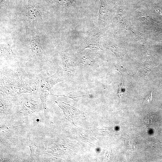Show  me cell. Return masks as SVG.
<instances>
[{
    "mask_svg": "<svg viewBox=\"0 0 162 162\" xmlns=\"http://www.w3.org/2000/svg\"><path fill=\"white\" fill-rule=\"evenodd\" d=\"M124 85L123 82L120 84L118 86V94L121 100H122V96L124 92Z\"/></svg>",
    "mask_w": 162,
    "mask_h": 162,
    "instance_id": "12",
    "label": "cell"
},
{
    "mask_svg": "<svg viewBox=\"0 0 162 162\" xmlns=\"http://www.w3.org/2000/svg\"><path fill=\"white\" fill-rule=\"evenodd\" d=\"M78 58L80 62L84 65H90L93 63L95 58L92 53L83 52L78 54Z\"/></svg>",
    "mask_w": 162,
    "mask_h": 162,
    "instance_id": "9",
    "label": "cell"
},
{
    "mask_svg": "<svg viewBox=\"0 0 162 162\" xmlns=\"http://www.w3.org/2000/svg\"><path fill=\"white\" fill-rule=\"evenodd\" d=\"M100 5L99 11V19L100 22H102L108 12L109 10L104 0H100Z\"/></svg>",
    "mask_w": 162,
    "mask_h": 162,
    "instance_id": "10",
    "label": "cell"
},
{
    "mask_svg": "<svg viewBox=\"0 0 162 162\" xmlns=\"http://www.w3.org/2000/svg\"><path fill=\"white\" fill-rule=\"evenodd\" d=\"M62 59L63 68L67 76L70 74L73 70L72 63L69 54L60 45H56Z\"/></svg>",
    "mask_w": 162,
    "mask_h": 162,
    "instance_id": "6",
    "label": "cell"
},
{
    "mask_svg": "<svg viewBox=\"0 0 162 162\" xmlns=\"http://www.w3.org/2000/svg\"><path fill=\"white\" fill-rule=\"evenodd\" d=\"M25 15L28 23L34 20L43 21V12L39 4L35 0H26Z\"/></svg>",
    "mask_w": 162,
    "mask_h": 162,
    "instance_id": "4",
    "label": "cell"
},
{
    "mask_svg": "<svg viewBox=\"0 0 162 162\" xmlns=\"http://www.w3.org/2000/svg\"><path fill=\"white\" fill-rule=\"evenodd\" d=\"M55 102L62 110L66 119L73 124V118L74 117L84 116L83 112L69 104L64 102H58L56 101Z\"/></svg>",
    "mask_w": 162,
    "mask_h": 162,
    "instance_id": "7",
    "label": "cell"
},
{
    "mask_svg": "<svg viewBox=\"0 0 162 162\" xmlns=\"http://www.w3.org/2000/svg\"><path fill=\"white\" fill-rule=\"evenodd\" d=\"M105 28L94 30L91 31L86 39L83 50L89 48L93 51L103 50L99 44L100 38L105 34Z\"/></svg>",
    "mask_w": 162,
    "mask_h": 162,
    "instance_id": "5",
    "label": "cell"
},
{
    "mask_svg": "<svg viewBox=\"0 0 162 162\" xmlns=\"http://www.w3.org/2000/svg\"><path fill=\"white\" fill-rule=\"evenodd\" d=\"M12 41L10 40L4 44H0V58L6 61L16 62L18 57L11 49Z\"/></svg>",
    "mask_w": 162,
    "mask_h": 162,
    "instance_id": "8",
    "label": "cell"
},
{
    "mask_svg": "<svg viewBox=\"0 0 162 162\" xmlns=\"http://www.w3.org/2000/svg\"><path fill=\"white\" fill-rule=\"evenodd\" d=\"M53 1L57 4L67 8L73 6L75 3V0H53Z\"/></svg>",
    "mask_w": 162,
    "mask_h": 162,
    "instance_id": "11",
    "label": "cell"
},
{
    "mask_svg": "<svg viewBox=\"0 0 162 162\" xmlns=\"http://www.w3.org/2000/svg\"><path fill=\"white\" fill-rule=\"evenodd\" d=\"M155 11L160 14H162V10L160 8L156 7L154 8Z\"/></svg>",
    "mask_w": 162,
    "mask_h": 162,
    "instance_id": "15",
    "label": "cell"
},
{
    "mask_svg": "<svg viewBox=\"0 0 162 162\" xmlns=\"http://www.w3.org/2000/svg\"><path fill=\"white\" fill-rule=\"evenodd\" d=\"M153 99L152 93L151 92L145 98L146 101L148 103L151 102Z\"/></svg>",
    "mask_w": 162,
    "mask_h": 162,
    "instance_id": "14",
    "label": "cell"
},
{
    "mask_svg": "<svg viewBox=\"0 0 162 162\" xmlns=\"http://www.w3.org/2000/svg\"><path fill=\"white\" fill-rule=\"evenodd\" d=\"M32 32L30 45L32 58L40 62H47L48 57L42 45L40 32L34 27L32 29Z\"/></svg>",
    "mask_w": 162,
    "mask_h": 162,
    "instance_id": "3",
    "label": "cell"
},
{
    "mask_svg": "<svg viewBox=\"0 0 162 162\" xmlns=\"http://www.w3.org/2000/svg\"><path fill=\"white\" fill-rule=\"evenodd\" d=\"M10 5V0H1L0 6L1 7L8 8Z\"/></svg>",
    "mask_w": 162,
    "mask_h": 162,
    "instance_id": "13",
    "label": "cell"
},
{
    "mask_svg": "<svg viewBox=\"0 0 162 162\" xmlns=\"http://www.w3.org/2000/svg\"><path fill=\"white\" fill-rule=\"evenodd\" d=\"M37 79L20 68L1 70L0 91L13 95L33 93L36 91Z\"/></svg>",
    "mask_w": 162,
    "mask_h": 162,
    "instance_id": "1",
    "label": "cell"
},
{
    "mask_svg": "<svg viewBox=\"0 0 162 162\" xmlns=\"http://www.w3.org/2000/svg\"><path fill=\"white\" fill-rule=\"evenodd\" d=\"M66 76L63 69L59 68L53 75L38 80L36 91L44 110L47 109L46 101L48 96L52 94V90L53 87L58 82L63 81Z\"/></svg>",
    "mask_w": 162,
    "mask_h": 162,
    "instance_id": "2",
    "label": "cell"
}]
</instances>
